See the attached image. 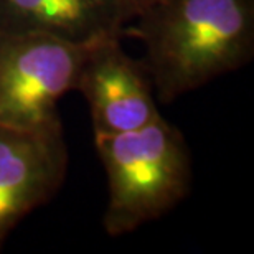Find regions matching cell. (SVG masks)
<instances>
[{
  "mask_svg": "<svg viewBox=\"0 0 254 254\" xmlns=\"http://www.w3.org/2000/svg\"><path fill=\"white\" fill-rule=\"evenodd\" d=\"M86 45L45 33H0V126L62 123L57 103L76 89Z\"/></svg>",
  "mask_w": 254,
  "mask_h": 254,
  "instance_id": "3",
  "label": "cell"
},
{
  "mask_svg": "<svg viewBox=\"0 0 254 254\" xmlns=\"http://www.w3.org/2000/svg\"><path fill=\"white\" fill-rule=\"evenodd\" d=\"M119 40L111 35L86 45L76 83L88 101L94 135L135 130L160 118L144 64L134 62Z\"/></svg>",
  "mask_w": 254,
  "mask_h": 254,
  "instance_id": "5",
  "label": "cell"
},
{
  "mask_svg": "<svg viewBox=\"0 0 254 254\" xmlns=\"http://www.w3.org/2000/svg\"><path fill=\"white\" fill-rule=\"evenodd\" d=\"M134 20L127 33L144 43V68L164 104L254 55V0H167Z\"/></svg>",
  "mask_w": 254,
  "mask_h": 254,
  "instance_id": "1",
  "label": "cell"
},
{
  "mask_svg": "<svg viewBox=\"0 0 254 254\" xmlns=\"http://www.w3.org/2000/svg\"><path fill=\"white\" fill-rule=\"evenodd\" d=\"M116 0H0V33H45L88 45L119 35Z\"/></svg>",
  "mask_w": 254,
  "mask_h": 254,
  "instance_id": "6",
  "label": "cell"
},
{
  "mask_svg": "<svg viewBox=\"0 0 254 254\" xmlns=\"http://www.w3.org/2000/svg\"><path fill=\"white\" fill-rule=\"evenodd\" d=\"M167 0H116L119 8V15L123 18L124 25L130 20H134L137 15L144 13L145 10H149L154 5H159Z\"/></svg>",
  "mask_w": 254,
  "mask_h": 254,
  "instance_id": "7",
  "label": "cell"
},
{
  "mask_svg": "<svg viewBox=\"0 0 254 254\" xmlns=\"http://www.w3.org/2000/svg\"><path fill=\"white\" fill-rule=\"evenodd\" d=\"M66 169L62 123L37 129L0 126V250L28 213L52 200Z\"/></svg>",
  "mask_w": 254,
  "mask_h": 254,
  "instance_id": "4",
  "label": "cell"
},
{
  "mask_svg": "<svg viewBox=\"0 0 254 254\" xmlns=\"http://www.w3.org/2000/svg\"><path fill=\"white\" fill-rule=\"evenodd\" d=\"M109 185L103 225L121 236L164 216L190 190V152L180 130L162 118L135 130L94 135Z\"/></svg>",
  "mask_w": 254,
  "mask_h": 254,
  "instance_id": "2",
  "label": "cell"
}]
</instances>
